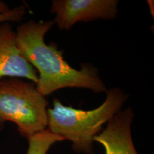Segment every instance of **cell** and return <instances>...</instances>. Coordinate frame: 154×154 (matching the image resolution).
Masks as SVG:
<instances>
[{"instance_id":"1","label":"cell","mask_w":154,"mask_h":154,"mask_svg":"<svg viewBox=\"0 0 154 154\" xmlns=\"http://www.w3.org/2000/svg\"><path fill=\"white\" fill-rule=\"evenodd\" d=\"M54 24V20H30L16 31L21 53L38 73V91L44 96L65 88H86L96 94L106 91L97 68L91 63H83L79 70L75 69L63 59V51L58 49L54 42L46 44L45 34Z\"/></svg>"},{"instance_id":"2","label":"cell","mask_w":154,"mask_h":154,"mask_svg":"<svg viewBox=\"0 0 154 154\" xmlns=\"http://www.w3.org/2000/svg\"><path fill=\"white\" fill-rule=\"evenodd\" d=\"M105 101L93 110H80L63 105L54 99L53 107L47 109V128L50 132L72 143L77 153L94 154V137L103 126L122 110L128 95L115 87L107 89Z\"/></svg>"},{"instance_id":"3","label":"cell","mask_w":154,"mask_h":154,"mask_svg":"<svg viewBox=\"0 0 154 154\" xmlns=\"http://www.w3.org/2000/svg\"><path fill=\"white\" fill-rule=\"evenodd\" d=\"M47 106L34 82L17 78L0 80V124L14 123L27 139L47 128Z\"/></svg>"},{"instance_id":"4","label":"cell","mask_w":154,"mask_h":154,"mask_svg":"<svg viewBox=\"0 0 154 154\" xmlns=\"http://www.w3.org/2000/svg\"><path fill=\"white\" fill-rule=\"evenodd\" d=\"M118 0H53L51 12L61 30H69L78 22L112 20L119 12Z\"/></svg>"},{"instance_id":"5","label":"cell","mask_w":154,"mask_h":154,"mask_svg":"<svg viewBox=\"0 0 154 154\" xmlns=\"http://www.w3.org/2000/svg\"><path fill=\"white\" fill-rule=\"evenodd\" d=\"M6 78H22L36 84L38 79L36 69L21 53L9 22L0 24V80Z\"/></svg>"},{"instance_id":"6","label":"cell","mask_w":154,"mask_h":154,"mask_svg":"<svg viewBox=\"0 0 154 154\" xmlns=\"http://www.w3.org/2000/svg\"><path fill=\"white\" fill-rule=\"evenodd\" d=\"M134 113L131 107L115 114L106 128L94 137V142L102 145L105 154H138L133 142L131 124Z\"/></svg>"},{"instance_id":"7","label":"cell","mask_w":154,"mask_h":154,"mask_svg":"<svg viewBox=\"0 0 154 154\" xmlns=\"http://www.w3.org/2000/svg\"><path fill=\"white\" fill-rule=\"evenodd\" d=\"M27 140L29 148L26 154H47L53 144L65 140L48 129L31 136Z\"/></svg>"},{"instance_id":"8","label":"cell","mask_w":154,"mask_h":154,"mask_svg":"<svg viewBox=\"0 0 154 154\" xmlns=\"http://www.w3.org/2000/svg\"><path fill=\"white\" fill-rule=\"evenodd\" d=\"M26 9L24 5H21L11 9L8 12L0 14V24L4 22H18L26 14Z\"/></svg>"},{"instance_id":"9","label":"cell","mask_w":154,"mask_h":154,"mask_svg":"<svg viewBox=\"0 0 154 154\" xmlns=\"http://www.w3.org/2000/svg\"><path fill=\"white\" fill-rule=\"evenodd\" d=\"M10 9L11 8H9L7 4L0 1V14H5V13L8 12Z\"/></svg>"}]
</instances>
